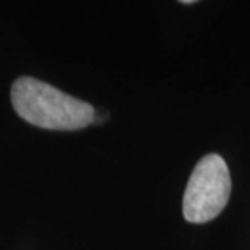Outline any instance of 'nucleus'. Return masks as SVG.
I'll return each instance as SVG.
<instances>
[{"label":"nucleus","mask_w":250,"mask_h":250,"mask_svg":"<svg viewBox=\"0 0 250 250\" xmlns=\"http://www.w3.org/2000/svg\"><path fill=\"white\" fill-rule=\"evenodd\" d=\"M231 195V174L219 154H207L195 166L184 193L182 211L188 223L211 221L226 207Z\"/></svg>","instance_id":"2"},{"label":"nucleus","mask_w":250,"mask_h":250,"mask_svg":"<svg viewBox=\"0 0 250 250\" xmlns=\"http://www.w3.org/2000/svg\"><path fill=\"white\" fill-rule=\"evenodd\" d=\"M12 104L23 121L47 130L84 128L96 116L88 103L28 77L13 83Z\"/></svg>","instance_id":"1"}]
</instances>
